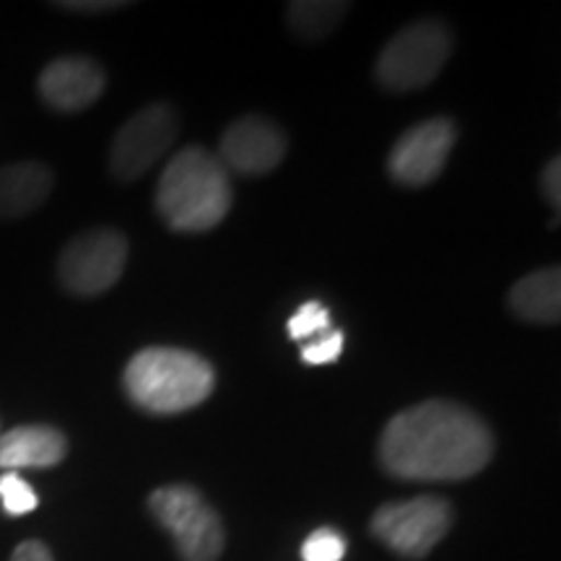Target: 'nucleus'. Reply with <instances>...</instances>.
<instances>
[{"mask_svg":"<svg viewBox=\"0 0 561 561\" xmlns=\"http://www.w3.org/2000/svg\"><path fill=\"white\" fill-rule=\"evenodd\" d=\"M157 208L174 231H208L227 219L231 182L219 157L187 146L174 153L157 185Z\"/></svg>","mask_w":561,"mask_h":561,"instance_id":"obj_2","label":"nucleus"},{"mask_svg":"<svg viewBox=\"0 0 561 561\" xmlns=\"http://www.w3.org/2000/svg\"><path fill=\"white\" fill-rule=\"evenodd\" d=\"M125 392L138 409L151 413H182L214 392V367L185 348L151 346L138 351L123 375Z\"/></svg>","mask_w":561,"mask_h":561,"instance_id":"obj_3","label":"nucleus"},{"mask_svg":"<svg viewBox=\"0 0 561 561\" xmlns=\"http://www.w3.org/2000/svg\"><path fill=\"white\" fill-rule=\"evenodd\" d=\"M348 9L341 0H297L289 5V26L301 39H322L341 24Z\"/></svg>","mask_w":561,"mask_h":561,"instance_id":"obj_15","label":"nucleus"},{"mask_svg":"<svg viewBox=\"0 0 561 561\" xmlns=\"http://www.w3.org/2000/svg\"><path fill=\"white\" fill-rule=\"evenodd\" d=\"M0 502H3V510L13 517L30 515V512L37 510V491H34L30 483L21 479L19 473H3L0 476Z\"/></svg>","mask_w":561,"mask_h":561,"instance_id":"obj_16","label":"nucleus"},{"mask_svg":"<svg viewBox=\"0 0 561 561\" xmlns=\"http://www.w3.org/2000/svg\"><path fill=\"white\" fill-rule=\"evenodd\" d=\"M11 561H53V553L45 543L26 541V543H21L16 551H13Z\"/></svg>","mask_w":561,"mask_h":561,"instance_id":"obj_22","label":"nucleus"},{"mask_svg":"<svg viewBox=\"0 0 561 561\" xmlns=\"http://www.w3.org/2000/svg\"><path fill=\"white\" fill-rule=\"evenodd\" d=\"M510 310L520 320L553 325L561 318V273L541 268L523 276L510 291Z\"/></svg>","mask_w":561,"mask_h":561,"instance_id":"obj_14","label":"nucleus"},{"mask_svg":"<svg viewBox=\"0 0 561 561\" xmlns=\"http://www.w3.org/2000/svg\"><path fill=\"white\" fill-rule=\"evenodd\" d=\"M104 83H107V76L100 62L83 55H68L42 70L39 94L55 110L81 112L100 100Z\"/></svg>","mask_w":561,"mask_h":561,"instance_id":"obj_11","label":"nucleus"},{"mask_svg":"<svg viewBox=\"0 0 561 561\" xmlns=\"http://www.w3.org/2000/svg\"><path fill=\"white\" fill-rule=\"evenodd\" d=\"M453 525L450 504L439 496L392 502L371 517V533L392 551L409 559L426 557Z\"/></svg>","mask_w":561,"mask_h":561,"instance_id":"obj_7","label":"nucleus"},{"mask_svg":"<svg viewBox=\"0 0 561 561\" xmlns=\"http://www.w3.org/2000/svg\"><path fill=\"white\" fill-rule=\"evenodd\" d=\"M286 136L261 115H248L234 121L224 133L219 159L227 172H240L248 178L265 174L284 161Z\"/></svg>","mask_w":561,"mask_h":561,"instance_id":"obj_10","label":"nucleus"},{"mask_svg":"<svg viewBox=\"0 0 561 561\" xmlns=\"http://www.w3.org/2000/svg\"><path fill=\"white\" fill-rule=\"evenodd\" d=\"M343 343H346V335H343L341 331L322 333L318 341L307 343V346L301 348V362L310 364V367L333 364L343 354Z\"/></svg>","mask_w":561,"mask_h":561,"instance_id":"obj_19","label":"nucleus"},{"mask_svg":"<svg viewBox=\"0 0 561 561\" xmlns=\"http://www.w3.org/2000/svg\"><path fill=\"white\" fill-rule=\"evenodd\" d=\"M153 517L172 533L185 561H216L224 551V525L198 489L164 486L151 494Z\"/></svg>","mask_w":561,"mask_h":561,"instance_id":"obj_5","label":"nucleus"},{"mask_svg":"<svg viewBox=\"0 0 561 561\" xmlns=\"http://www.w3.org/2000/svg\"><path fill=\"white\" fill-rule=\"evenodd\" d=\"M331 331V312L322 301H305L289 320V335L294 341H307L318 333Z\"/></svg>","mask_w":561,"mask_h":561,"instance_id":"obj_17","label":"nucleus"},{"mask_svg":"<svg viewBox=\"0 0 561 561\" xmlns=\"http://www.w3.org/2000/svg\"><path fill=\"white\" fill-rule=\"evenodd\" d=\"M346 557V538L333 528H318L301 543L305 561H343Z\"/></svg>","mask_w":561,"mask_h":561,"instance_id":"obj_18","label":"nucleus"},{"mask_svg":"<svg viewBox=\"0 0 561 561\" xmlns=\"http://www.w3.org/2000/svg\"><path fill=\"white\" fill-rule=\"evenodd\" d=\"M453 34L442 21L424 19L392 37L377 58V81L390 91L421 89L437 79L450 58Z\"/></svg>","mask_w":561,"mask_h":561,"instance_id":"obj_4","label":"nucleus"},{"mask_svg":"<svg viewBox=\"0 0 561 561\" xmlns=\"http://www.w3.org/2000/svg\"><path fill=\"white\" fill-rule=\"evenodd\" d=\"M128 3H121V0H96V3H81V0H70V3H55V9L73 11V13H104V11H117L125 9Z\"/></svg>","mask_w":561,"mask_h":561,"instance_id":"obj_21","label":"nucleus"},{"mask_svg":"<svg viewBox=\"0 0 561 561\" xmlns=\"http://www.w3.org/2000/svg\"><path fill=\"white\" fill-rule=\"evenodd\" d=\"M50 167L39 161H16L0 167V221L21 219L47 201L53 191Z\"/></svg>","mask_w":561,"mask_h":561,"instance_id":"obj_13","label":"nucleus"},{"mask_svg":"<svg viewBox=\"0 0 561 561\" xmlns=\"http://www.w3.org/2000/svg\"><path fill=\"white\" fill-rule=\"evenodd\" d=\"M541 182H543L546 201H549L551 206L559 210V206H561V161H559V157H553L549 164H546Z\"/></svg>","mask_w":561,"mask_h":561,"instance_id":"obj_20","label":"nucleus"},{"mask_svg":"<svg viewBox=\"0 0 561 561\" xmlns=\"http://www.w3.org/2000/svg\"><path fill=\"white\" fill-rule=\"evenodd\" d=\"M128 263V240L115 229H91L73 237L60 252L62 286L79 297H96L117 284Z\"/></svg>","mask_w":561,"mask_h":561,"instance_id":"obj_6","label":"nucleus"},{"mask_svg":"<svg viewBox=\"0 0 561 561\" xmlns=\"http://www.w3.org/2000/svg\"><path fill=\"white\" fill-rule=\"evenodd\" d=\"M68 439L55 426L24 424L0 434V468L16 473L21 468H53L66 458Z\"/></svg>","mask_w":561,"mask_h":561,"instance_id":"obj_12","label":"nucleus"},{"mask_svg":"<svg viewBox=\"0 0 561 561\" xmlns=\"http://www.w3.org/2000/svg\"><path fill=\"white\" fill-rule=\"evenodd\" d=\"M494 455L489 426L450 401H426L401 411L385 426L380 460L405 481H462Z\"/></svg>","mask_w":561,"mask_h":561,"instance_id":"obj_1","label":"nucleus"},{"mask_svg":"<svg viewBox=\"0 0 561 561\" xmlns=\"http://www.w3.org/2000/svg\"><path fill=\"white\" fill-rule=\"evenodd\" d=\"M180 121L170 104H149L117 130L110 149V170L117 180L144 178L172 149Z\"/></svg>","mask_w":561,"mask_h":561,"instance_id":"obj_8","label":"nucleus"},{"mask_svg":"<svg viewBox=\"0 0 561 561\" xmlns=\"http://www.w3.org/2000/svg\"><path fill=\"white\" fill-rule=\"evenodd\" d=\"M455 138H458V130L447 117H434V121L413 125L398 138L388 157L392 180L411 187L430 185L445 170Z\"/></svg>","mask_w":561,"mask_h":561,"instance_id":"obj_9","label":"nucleus"}]
</instances>
